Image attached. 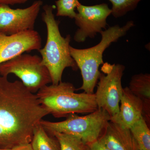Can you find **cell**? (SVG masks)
Segmentation results:
<instances>
[{
  "instance_id": "cell-1",
  "label": "cell",
  "mask_w": 150,
  "mask_h": 150,
  "mask_svg": "<svg viewBox=\"0 0 150 150\" xmlns=\"http://www.w3.org/2000/svg\"><path fill=\"white\" fill-rule=\"evenodd\" d=\"M49 112L21 81L0 76V149L30 144L35 126Z\"/></svg>"
},
{
  "instance_id": "cell-2",
  "label": "cell",
  "mask_w": 150,
  "mask_h": 150,
  "mask_svg": "<svg viewBox=\"0 0 150 150\" xmlns=\"http://www.w3.org/2000/svg\"><path fill=\"white\" fill-rule=\"evenodd\" d=\"M43 8L42 20L47 28V39L45 46L38 51L42 64L50 74L51 83L56 85L62 81V75L66 68H71L75 71L79 69L70 53L71 35L64 37L61 35L60 21L55 18L52 6L46 5Z\"/></svg>"
},
{
  "instance_id": "cell-3",
  "label": "cell",
  "mask_w": 150,
  "mask_h": 150,
  "mask_svg": "<svg viewBox=\"0 0 150 150\" xmlns=\"http://www.w3.org/2000/svg\"><path fill=\"white\" fill-rule=\"evenodd\" d=\"M135 26L133 21L127 22L121 27L118 25L110 26L100 33V42L96 46L85 49H78L70 46L71 56L81 71L83 83L78 90H83L88 94H93L100 71V66L104 64L103 54L112 43L125 36L129 30Z\"/></svg>"
},
{
  "instance_id": "cell-4",
  "label": "cell",
  "mask_w": 150,
  "mask_h": 150,
  "mask_svg": "<svg viewBox=\"0 0 150 150\" xmlns=\"http://www.w3.org/2000/svg\"><path fill=\"white\" fill-rule=\"evenodd\" d=\"M76 91L72 83L61 81L44 86L36 95L41 105L56 118L72 113H91L98 109L94 93H78Z\"/></svg>"
},
{
  "instance_id": "cell-5",
  "label": "cell",
  "mask_w": 150,
  "mask_h": 150,
  "mask_svg": "<svg viewBox=\"0 0 150 150\" xmlns=\"http://www.w3.org/2000/svg\"><path fill=\"white\" fill-rule=\"evenodd\" d=\"M110 117L105 110L98 109L85 116L72 113L64 121L54 122L42 119L40 123L49 135L54 132L71 134L88 145L98 139Z\"/></svg>"
},
{
  "instance_id": "cell-6",
  "label": "cell",
  "mask_w": 150,
  "mask_h": 150,
  "mask_svg": "<svg viewBox=\"0 0 150 150\" xmlns=\"http://www.w3.org/2000/svg\"><path fill=\"white\" fill-rule=\"evenodd\" d=\"M10 74L16 75L33 93L51 83L49 71L37 55L22 54L0 64V76L8 77Z\"/></svg>"
},
{
  "instance_id": "cell-7",
  "label": "cell",
  "mask_w": 150,
  "mask_h": 150,
  "mask_svg": "<svg viewBox=\"0 0 150 150\" xmlns=\"http://www.w3.org/2000/svg\"><path fill=\"white\" fill-rule=\"evenodd\" d=\"M103 65L102 72L100 74L94 94L98 109L105 110L111 117L119 111L123 91L122 79L125 67L119 64L105 63Z\"/></svg>"
},
{
  "instance_id": "cell-8",
  "label": "cell",
  "mask_w": 150,
  "mask_h": 150,
  "mask_svg": "<svg viewBox=\"0 0 150 150\" xmlns=\"http://www.w3.org/2000/svg\"><path fill=\"white\" fill-rule=\"evenodd\" d=\"M74 18L75 24L78 29L75 32L74 39L80 43L87 38H94L98 33L105 29L107 18L111 14V9L106 4L87 6L80 4Z\"/></svg>"
},
{
  "instance_id": "cell-9",
  "label": "cell",
  "mask_w": 150,
  "mask_h": 150,
  "mask_svg": "<svg viewBox=\"0 0 150 150\" xmlns=\"http://www.w3.org/2000/svg\"><path fill=\"white\" fill-rule=\"evenodd\" d=\"M43 2L36 1L25 8L13 9L0 4V33L10 35L34 30Z\"/></svg>"
},
{
  "instance_id": "cell-10",
  "label": "cell",
  "mask_w": 150,
  "mask_h": 150,
  "mask_svg": "<svg viewBox=\"0 0 150 150\" xmlns=\"http://www.w3.org/2000/svg\"><path fill=\"white\" fill-rule=\"evenodd\" d=\"M41 46V38L34 30L10 35L0 33V64L25 52L39 51Z\"/></svg>"
},
{
  "instance_id": "cell-11",
  "label": "cell",
  "mask_w": 150,
  "mask_h": 150,
  "mask_svg": "<svg viewBox=\"0 0 150 150\" xmlns=\"http://www.w3.org/2000/svg\"><path fill=\"white\" fill-rule=\"evenodd\" d=\"M120 103L119 112L110 117V121L122 128L130 129L143 115V102L126 87L123 88Z\"/></svg>"
},
{
  "instance_id": "cell-12",
  "label": "cell",
  "mask_w": 150,
  "mask_h": 150,
  "mask_svg": "<svg viewBox=\"0 0 150 150\" xmlns=\"http://www.w3.org/2000/svg\"><path fill=\"white\" fill-rule=\"evenodd\" d=\"M98 140L110 150H138L130 129L110 121Z\"/></svg>"
},
{
  "instance_id": "cell-13",
  "label": "cell",
  "mask_w": 150,
  "mask_h": 150,
  "mask_svg": "<svg viewBox=\"0 0 150 150\" xmlns=\"http://www.w3.org/2000/svg\"><path fill=\"white\" fill-rule=\"evenodd\" d=\"M134 95L139 98L143 103V118L150 126V74L140 73L131 77L128 87Z\"/></svg>"
},
{
  "instance_id": "cell-14",
  "label": "cell",
  "mask_w": 150,
  "mask_h": 150,
  "mask_svg": "<svg viewBox=\"0 0 150 150\" xmlns=\"http://www.w3.org/2000/svg\"><path fill=\"white\" fill-rule=\"evenodd\" d=\"M49 135L40 125L35 126L30 144L33 150H61L58 140Z\"/></svg>"
},
{
  "instance_id": "cell-15",
  "label": "cell",
  "mask_w": 150,
  "mask_h": 150,
  "mask_svg": "<svg viewBox=\"0 0 150 150\" xmlns=\"http://www.w3.org/2000/svg\"><path fill=\"white\" fill-rule=\"evenodd\" d=\"M149 126L142 116L130 129L139 150H150Z\"/></svg>"
},
{
  "instance_id": "cell-16",
  "label": "cell",
  "mask_w": 150,
  "mask_h": 150,
  "mask_svg": "<svg viewBox=\"0 0 150 150\" xmlns=\"http://www.w3.org/2000/svg\"><path fill=\"white\" fill-rule=\"evenodd\" d=\"M51 136L58 140L61 150H86V149L87 145L80 138L74 135L54 132Z\"/></svg>"
},
{
  "instance_id": "cell-17",
  "label": "cell",
  "mask_w": 150,
  "mask_h": 150,
  "mask_svg": "<svg viewBox=\"0 0 150 150\" xmlns=\"http://www.w3.org/2000/svg\"><path fill=\"white\" fill-rule=\"evenodd\" d=\"M112 5L111 13L115 18L125 16L127 13L134 11L142 0H109Z\"/></svg>"
},
{
  "instance_id": "cell-18",
  "label": "cell",
  "mask_w": 150,
  "mask_h": 150,
  "mask_svg": "<svg viewBox=\"0 0 150 150\" xmlns=\"http://www.w3.org/2000/svg\"><path fill=\"white\" fill-rule=\"evenodd\" d=\"M57 16L68 17L73 19L76 13L75 10L80 3L79 0H58L55 2Z\"/></svg>"
},
{
  "instance_id": "cell-19",
  "label": "cell",
  "mask_w": 150,
  "mask_h": 150,
  "mask_svg": "<svg viewBox=\"0 0 150 150\" xmlns=\"http://www.w3.org/2000/svg\"><path fill=\"white\" fill-rule=\"evenodd\" d=\"M86 150H110L99 140L87 145Z\"/></svg>"
},
{
  "instance_id": "cell-20",
  "label": "cell",
  "mask_w": 150,
  "mask_h": 150,
  "mask_svg": "<svg viewBox=\"0 0 150 150\" xmlns=\"http://www.w3.org/2000/svg\"><path fill=\"white\" fill-rule=\"evenodd\" d=\"M28 1V0H0V4L13 5L17 4H24Z\"/></svg>"
},
{
  "instance_id": "cell-21",
  "label": "cell",
  "mask_w": 150,
  "mask_h": 150,
  "mask_svg": "<svg viewBox=\"0 0 150 150\" xmlns=\"http://www.w3.org/2000/svg\"><path fill=\"white\" fill-rule=\"evenodd\" d=\"M9 150H33L30 143L18 145Z\"/></svg>"
},
{
  "instance_id": "cell-22",
  "label": "cell",
  "mask_w": 150,
  "mask_h": 150,
  "mask_svg": "<svg viewBox=\"0 0 150 150\" xmlns=\"http://www.w3.org/2000/svg\"><path fill=\"white\" fill-rule=\"evenodd\" d=\"M0 150H6V149H0Z\"/></svg>"
},
{
  "instance_id": "cell-23",
  "label": "cell",
  "mask_w": 150,
  "mask_h": 150,
  "mask_svg": "<svg viewBox=\"0 0 150 150\" xmlns=\"http://www.w3.org/2000/svg\"></svg>"
}]
</instances>
